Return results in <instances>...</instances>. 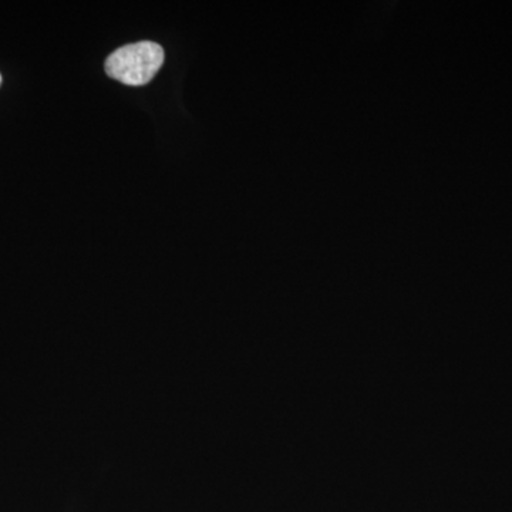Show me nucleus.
Listing matches in <instances>:
<instances>
[{"label":"nucleus","instance_id":"1","mask_svg":"<svg viewBox=\"0 0 512 512\" xmlns=\"http://www.w3.org/2000/svg\"><path fill=\"white\" fill-rule=\"evenodd\" d=\"M163 63V47L154 42H138L111 53L106 60V73L127 86H144L153 80Z\"/></svg>","mask_w":512,"mask_h":512},{"label":"nucleus","instance_id":"2","mask_svg":"<svg viewBox=\"0 0 512 512\" xmlns=\"http://www.w3.org/2000/svg\"><path fill=\"white\" fill-rule=\"evenodd\" d=\"M0 84H2V76H0Z\"/></svg>","mask_w":512,"mask_h":512}]
</instances>
